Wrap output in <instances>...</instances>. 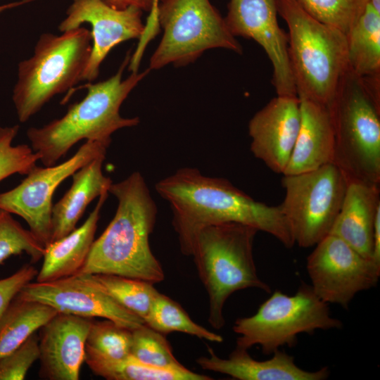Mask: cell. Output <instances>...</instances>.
Returning a JSON list of instances; mask_svg holds the SVG:
<instances>
[{"label":"cell","instance_id":"2","mask_svg":"<svg viewBox=\"0 0 380 380\" xmlns=\"http://www.w3.org/2000/svg\"><path fill=\"white\" fill-rule=\"evenodd\" d=\"M108 193L118 200L115 214L101 235L94 240L89 255L76 274H108L135 278L152 284L165 278L153 254L149 236L158 208L145 179L134 172L112 183Z\"/></svg>","mask_w":380,"mask_h":380},{"label":"cell","instance_id":"24","mask_svg":"<svg viewBox=\"0 0 380 380\" xmlns=\"http://www.w3.org/2000/svg\"><path fill=\"white\" fill-rule=\"evenodd\" d=\"M57 313L49 305L16 296L0 323V357L21 346Z\"/></svg>","mask_w":380,"mask_h":380},{"label":"cell","instance_id":"27","mask_svg":"<svg viewBox=\"0 0 380 380\" xmlns=\"http://www.w3.org/2000/svg\"><path fill=\"white\" fill-rule=\"evenodd\" d=\"M144 323L162 334L178 331L212 342L223 341L222 336L195 323L179 304L159 292Z\"/></svg>","mask_w":380,"mask_h":380},{"label":"cell","instance_id":"1","mask_svg":"<svg viewBox=\"0 0 380 380\" xmlns=\"http://www.w3.org/2000/svg\"><path fill=\"white\" fill-rule=\"evenodd\" d=\"M155 189L170 204L184 255H191L194 238L201 229L229 222L266 232L286 248L295 244L279 205L255 201L224 178L205 176L194 167H182L158 181Z\"/></svg>","mask_w":380,"mask_h":380},{"label":"cell","instance_id":"6","mask_svg":"<svg viewBox=\"0 0 380 380\" xmlns=\"http://www.w3.org/2000/svg\"><path fill=\"white\" fill-rule=\"evenodd\" d=\"M258 232L246 224L229 222L205 227L194 238L190 255L208 292V322L215 329L225 324L223 308L232 293L248 288L271 292L260 279L254 262Z\"/></svg>","mask_w":380,"mask_h":380},{"label":"cell","instance_id":"23","mask_svg":"<svg viewBox=\"0 0 380 380\" xmlns=\"http://www.w3.org/2000/svg\"><path fill=\"white\" fill-rule=\"evenodd\" d=\"M346 37L349 69L362 78L380 77V12L368 4Z\"/></svg>","mask_w":380,"mask_h":380},{"label":"cell","instance_id":"35","mask_svg":"<svg viewBox=\"0 0 380 380\" xmlns=\"http://www.w3.org/2000/svg\"><path fill=\"white\" fill-rule=\"evenodd\" d=\"M107 4L117 9H125L134 6L142 11H154L158 8L159 3L163 0H103Z\"/></svg>","mask_w":380,"mask_h":380},{"label":"cell","instance_id":"10","mask_svg":"<svg viewBox=\"0 0 380 380\" xmlns=\"http://www.w3.org/2000/svg\"><path fill=\"white\" fill-rule=\"evenodd\" d=\"M348 182L333 163L283 175L285 196L279 205L295 243L315 246L329 234L341 208Z\"/></svg>","mask_w":380,"mask_h":380},{"label":"cell","instance_id":"30","mask_svg":"<svg viewBox=\"0 0 380 380\" xmlns=\"http://www.w3.org/2000/svg\"><path fill=\"white\" fill-rule=\"evenodd\" d=\"M312 16L347 34L369 0H296Z\"/></svg>","mask_w":380,"mask_h":380},{"label":"cell","instance_id":"34","mask_svg":"<svg viewBox=\"0 0 380 380\" xmlns=\"http://www.w3.org/2000/svg\"><path fill=\"white\" fill-rule=\"evenodd\" d=\"M37 273L33 265L25 264L11 276L0 279V323L11 301Z\"/></svg>","mask_w":380,"mask_h":380},{"label":"cell","instance_id":"13","mask_svg":"<svg viewBox=\"0 0 380 380\" xmlns=\"http://www.w3.org/2000/svg\"><path fill=\"white\" fill-rule=\"evenodd\" d=\"M278 15L276 0H229L224 21L235 37L253 39L263 49L272 65V83L277 95L297 96L288 34L279 26Z\"/></svg>","mask_w":380,"mask_h":380},{"label":"cell","instance_id":"25","mask_svg":"<svg viewBox=\"0 0 380 380\" xmlns=\"http://www.w3.org/2000/svg\"><path fill=\"white\" fill-rule=\"evenodd\" d=\"M84 362L97 376L108 380H210L208 376L195 373L184 366L159 368L144 364L131 355L113 359L85 354Z\"/></svg>","mask_w":380,"mask_h":380},{"label":"cell","instance_id":"28","mask_svg":"<svg viewBox=\"0 0 380 380\" xmlns=\"http://www.w3.org/2000/svg\"><path fill=\"white\" fill-rule=\"evenodd\" d=\"M132 330L105 319L93 321L85 343V354L113 359L130 355Z\"/></svg>","mask_w":380,"mask_h":380},{"label":"cell","instance_id":"9","mask_svg":"<svg viewBox=\"0 0 380 380\" xmlns=\"http://www.w3.org/2000/svg\"><path fill=\"white\" fill-rule=\"evenodd\" d=\"M158 8L163 37L149 68L193 63L205 51L224 49L241 54L243 48L210 0H163Z\"/></svg>","mask_w":380,"mask_h":380},{"label":"cell","instance_id":"18","mask_svg":"<svg viewBox=\"0 0 380 380\" xmlns=\"http://www.w3.org/2000/svg\"><path fill=\"white\" fill-rule=\"evenodd\" d=\"M208 353L209 357L196 360L202 369L239 380H324L330 374L327 367L316 371L303 369L292 355L279 349L267 360H255L247 349L236 346L228 358L218 357L210 347Z\"/></svg>","mask_w":380,"mask_h":380},{"label":"cell","instance_id":"36","mask_svg":"<svg viewBox=\"0 0 380 380\" xmlns=\"http://www.w3.org/2000/svg\"><path fill=\"white\" fill-rule=\"evenodd\" d=\"M372 259L380 263V211L376 215L374 223Z\"/></svg>","mask_w":380,"mask_h":380},{"label":"cell","instance_id":"29","mask_svg":"<svg viewBox=\"0 0 380 380\" xmlns=\"http://www.w3.org/2000/svg\"><path fill=\"white\" fill-rule=\"evenodd\" d=\"M132 335L130 355L137 360L159 368L183 367L163 334L144 324L132 330Z\"/></svg>","mask_w":380,"mask_h":380},{"label":"cell","instance_id":"8","mask_svg":"<svg viewBox=\"0 0 380 380\" xmlns=\"http://www.w3.org/2000/svg\"><path fill=\"white\" fill-rule=\"evenodd\" d=\"M342 327L331 316L329 304L302 283L293 296L273 292L253 315L237 319L233 330L239 335L236 347L248 350L258 345L263 353L272 354L282 346H294L300 334Z\"/></svg>","mask_w":380,"mask_h":380},{"label":"cell","instance_id":"33","mask_svg":"<svg viewBox=\"0 0 380 380\" xmlns=\"http://www.w3.org/2000/svg\"><path fill=\"white\" fill-rule=\"evenodd\" d=\"M39 355V337L34 333L15 350L0 357V380L24 379Z\"/></svg>","mask_w":380,"mask_h":380},{"label":"cell","instance_id":"4","mask_svg":"<svg viewBox=\"0 0 380 380\" xmlns=\"http://www.w3.org/2000/svg\"><path fill=\"white\" fill-rule=\"evenodd\" d=\"M334 163L348 182L380 186V82L347 69L328 106Z\"/></svg>","mask_w":380,"mask_h":380},{"label":"cell","instance_id":"16","mask_svg":"<svg viewBox=\"0 0 380 380\" xmlns=\"http://www.w3.org/2000/svg\"><path fill=\"white\" fill-rule=\"evenodd\" d=\"M300 125L299 98L277 95L249 121L251 151L274 172L283 175L294 148Z\"/></svg>","mask_w":380,"mask_h":380},{"label":"cell","instance_id":"7","mask_svg":"<svg viewBox=\"0 0 380 380\" xmlns=\"http://www.w3.org/2000/svg\"><path fill=\"white\" fill-rule=\"evenodd\" d=\"M91 43L90 30L82 26L61 35L44 33L39 37L32 55L18 65L12 101L20 122L82 81Z\"/></svg>","mask_w":380,"mask_h":380},{"label":"cell","instance_id":"11","mask_svg":"<svg viewBox=\"0 0 380 380\" xmlns=\"http://www.w3.org/2000/svg\"><path fill=\"white\" fill-rule=\"evenodd\" d=\"M110 142L88 140L69 159L35 166L15 187L0 193V209L22 217L45 247L51 241L52 198L57 187L91 160L106 156Z\"/></svg>","mask_w":380,"mask_h":380},{"label":"cell","instance_id":"15","mask_svg":"<svg viewBox=\"0 0 380 380\" xmlns=\"http://www.w3.org/2000/svg\"><path fill=\"white\" fill-rule=\"evenodd\" d=\"M51 306L58 312L102 317L133 330L144 321L96 286L87 274H75L46 282H30L17 295Z\"/></svg>","mask_w":380,"mask_h":380},{"label":"cell","instance_id":"26","mask_svg":"<svg viewBox=\"0 0 380 380\" xmlns=\"http://www.w3.org/2000/svg\"><path fill=\"white\" fill-rule=\"evenodd\" d=\"M87 275L96 286L144 321L158 293L153 284L141 279L108 274Z\"/></svg>","mask_w":380,"mask_h":380},{"label":"cell","instance_id":"5","mask_svg":"<svg viewBox=\"0 0 380 380\" xmlns=\"http://www.w3.org/2000/svg\"><path fill=\"white\" fill-rule=\"evenodd\" d=\"M288 27V52L297 96L327 106L348 68L346 34L309 14L296 0H276Z\"/></svg>","mask_w":380,"mask_h":380},{"label":"cell","instance_id":"14","mask_svg":"<svg viewBox=\"0 0 380 380\" xmlns=\"http://www.w3.org/2000/svg\"><path fill=\"white\" fill-rule=\"evenodd\" d=\"M142 11L134 6L117 9L103 0L72 1L58 30L64 32L84 23L91 27V51L82 81L91 82L98 77L102 62L115 46L144 37Z\"/></svg>","mask_w":380,"mask_h":380},{"label":"cell","instance_id":"22","mask_svg":"<svg viewBox=\"0 0 380 380\" xmlns=\"http://www.w3.org/2000/svg\"><path fill=\"white\" fill-rule=\"evenodd\" d=\"M105 158L106 156H99L75 172L72 175V186L63 196L53 205L51 241L58 240L73 231L87 206L95 198L108 192L113 182L102 172Z\"/></svg>","mask_w":380,"mask_h":380},{"label":"cell","instance_id":"21","mask_svg":"<svg viewBox=\"0 0 380 380\" xmlns=\"http://www.w3.org/2000/svg\"><path fill=\"white\" fill-rule=\"evenodd\" d=\"M108 192L99 196L87 219L68 235L45 246L43 263L36 277L37 282H46L75 275L84 265L91 246L103 205Z\"/></svg>","mask_w":380,"mask_h":380},{"label":"cell","instance_id":"12","mask_svg":"<svg viewBox=\"0 0 380 380\" xmlns=\"http://www.w3.org/2000/svg\"><path fill=\"white\" fill-rule=\"evenodd\" d=\"M306 268L317 297L346 309L356 294L376 286L380 277V263L363 257L332 234L315 245Z\"/></svg>","mask_w":380,"mask_h":380},{"label":"cell","instance_id":"31","mask_svg":"<svg viewBox=\"0 0 380 380\" xmlns=\"http://www.w3.org/2000/svg\"><path fill=\"white\" fill-rule=\"evenodd\" d=\"M45 247L12 214L0 209V264L12 255L26 253L33 262L42 258Z\"/></svg>","mask_w":380,"mask_h":380},{"label":"cell","instance_id":"32","mask_svg":"<svg viewBox=\"0 0 380 380\" xmlns=\"http://www.w3.org/2000/svg\"><path fill=\"white\" fill-rule=\"evenodd\" d=\"M19 129L18 125L0 127V182L14 174L27 175L39 160L30 146L13 145Z\"/></svg>","mask_w":380,"mask_h":380},{"label":"cell","instance_id":"38","mask_svg":"<svg viewBox=\"0 0 380 380\" xmlns=\"http://www.w3.org/2000/svg\"><path fill=\"white\" fill-rule=\"evenodd\" d=\"M369 4L374 10L380 12V0H369Z\"/></svg>","mask_w":380,"mask_h":380},{"label":"cell","instance_id":"19","mask_svg":"<svg viewBox=\"0 0 380 380\" xmlns=\"http://www.w3.org/2000/svg\"><path fill=\"white\" fill-rule=\"evenodd\" d=\"M299 99L300 129L282 175L311 171L334 160V129L329 107L311 100Z\"/></svg>","mask_w":380,"mask_h":380},{"label":"cell","instance_id":"3","mask_svg":"<svg viewBox=\"0 0 380 380\" xmlns=\"http://www.w3.org/2000/svg\"><path fill=\"white\" fill-rule=\"evenodd\" d=\"M127 53L117 72L99 82H88L84 98L70 105L61 118L40 127H31L27 137L32 150L39 155L44 166H52L70 148L82 139L111 142V135L118 129L137 126L138 117L124 118L120 108L129 93L150 72H132L122 80L129 65Z\"/></svg>","mask_w":380,"mask_h":380},{"label":"cell","instance_id":"17","mask_svg":"<svg viewBox=\"0 0 380 380\" xmlns=\"http://www.w3.org/2000/svg\"><path fill=\"white\" fill-rule=\"evenodd\" d=\"M92 318L58 312L39 329V375L48 380H78Z\"/></svg>","mask_w":380,"mask_h":380},{"label":"cell","instance_id":"20","mask_svg":"<svg viewBox=\"0 0 380 380\" xmlns=\"http://www.w3.org/2000/svg\"><path fill=\"white\" fill-rule=\"evenodd\" d=\"M379 211L380 186L348 182L329 234L340 238L363 257L372 259L374 223Z\"/></svg>","mask_w":380,"mask_h":380},{"label":"cell","instance_id":"37","mask_svg":"<svg viewBox=\"0 0 380 380\" xmlns=\"http://www.w3.org/2000/svg\"><path fill=\"white\" fill-rule=\"evenodd\" d=\"M34 0H20L17 1H13L8 4L0 5V13L4 12L6 10L22 6L25 4L30 3Z\"/></svg>","mask_w":380,"mask_h":380}]
</instances>
